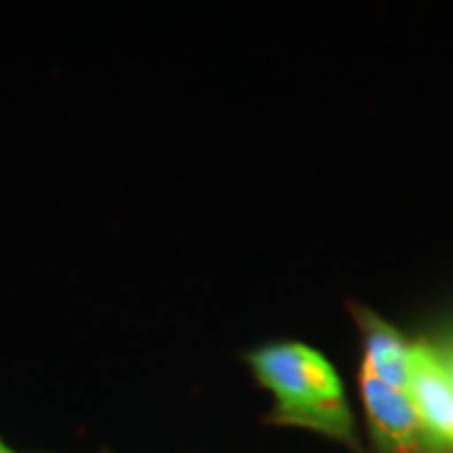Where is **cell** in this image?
<instances>
[{"label":"cell","mask_w":453,"mask_h":453,"mask_svg":"<svg viewBox=\"0 0 453 453\" xmlns=\"http://www.w3.org/2000/svg\"><path fill=\"white\" fill-rule=\"evenodd\" d=\"M360 398L380 453H449L426 428L411 395L386 386L365 368H360Z\"/></svg>","instance_id":"cell-2"},{"label":"cell","mask_w":453,"mask_h":453,"mask_svg":"<svg viewBox=\"0 0 453 453\" xmlns=\"http://www.w3.org/2000/svg\"><path fill=\"white\" fill-rule=\"evenodd\" d=\"M0 453H23V451H18V449H13L11 443H5V441L0 438Z\"/></svg>","instance_id":"cell-5"},{"label":"cell","mask_w":453,"mask_h":453,"mask_svg":"<svg viewBox=\"0 0 453 453\" xmlns=\"http://www.w3.org/2000/svg\"><path fill=\"white\" fill-rule=\"evenodd\" d=\"M405 393L438 443L453 453V372L426 342H413Z\"/></svg>","instance_id":"cell-3"},{"label":"cell","mask_w":453,"mask_h":453,"mask_svg":"<svg viewBox=\"0 0 453 453\" xmlns=\"http://www.w3.org/2000/svg\"><path fill=\"white\" fill-rule=\"evenodd\" d=\"M356 320L363 333V350H365L363 368L371 371L390 388H408L413 342H408L393 325L380 320L371 310H356Z\"/></svg>","instance_id":"cell-4"},{"label":"cell","mask_w":453,"mask_h":453,"mask_svg":"<svg viewBox=\"0 0 453 453\" xmlns=\"http://www.w3.org/2000/svg\"><path fill=\"white\" fill-rule=\"evenodd\" d=\"M252 375L273 398V421L356 443V421L333 363L305 342H270L247 356Z\"/></svg>","instance_id":"cell-1"}]
</instances>
